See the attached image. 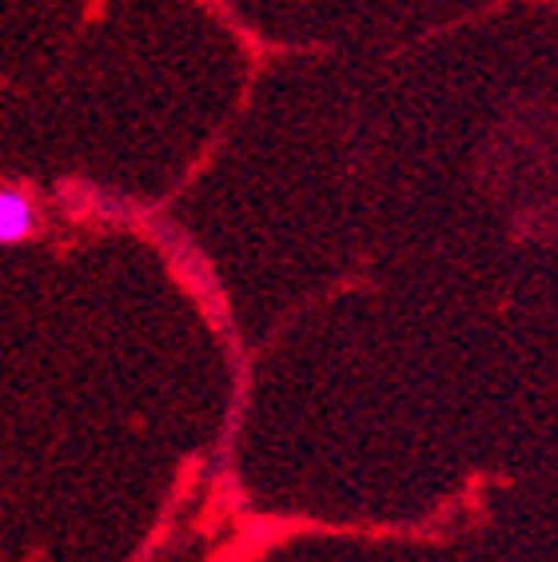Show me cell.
I'll return each instance as SVG.
<instances>
[{
  "label": "cell",
  "instance_id": "obj_1",
  "mask_svg": "<svg viewBox=\"0 0 558 562\" xmlns=\"http://www.w3.org/2000/svg\"><path fill=\"white\" fill-rule=\"evenodd\" d=\"M41 224H44V212H41V200L33 195V188L24 184L0 188V244L4 248L29 244L41 232Z\"/></svg>",
  "mask_w": 558,
  "mask_h": 562
}]
</instances>
